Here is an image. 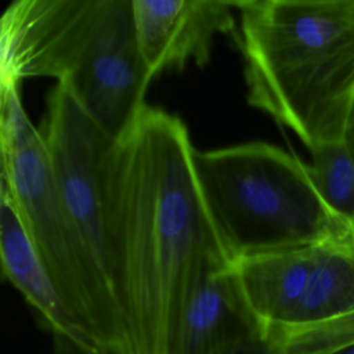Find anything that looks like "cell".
Returning a JSON list of instances; mask_svg holds the SVG:
<instances>
[{"mask_svg":"<svg viewBox=\"0 0 354 354\" xmlns=\"http://www.w3.org/2000/svg\"><path fill=\"white\" fill-rule=\"evenodd\" d=\"M180 118L147 105L102 167L106 272L124 328L120 354H170L195 285L231 263L207 216Z\"/></svg>","mask_w":354,"mask_h":354,"instance_id":"6da1fadb","label":"cell"},{"mask_svg":"<svg viewBox=\"0 0 354 354\" xmlns=\"http://www.w3.org/2000/svg\"><path fill=\"white\" fill-rule=\"evenodd\" d=\"M248 102L308 151L343 141L354 100V0H242Z\"/></svg>","mask_w":354,"mask_h":354,"instance_id":"7a4b0ae2","label":"cell"},{"mask_svg":"<svg viewBox=\"0 0 354 354\" xmlns=\"http://www.w3.org/2000/svg\"><path fill=\"white\" fill-rule=\"evenodd\" d=\"M198 187L231 263L322 243L354 245V231L318 194L308 165L267 142L194 152Z\"/></svg>","mask_w":354,"mask_h":354,"instance_id":"3957f363","label":"cell"},{"mask_svg":"<svg viewBox=\"0 0 354 354\" xmlns=\"http://www.w3.org/2000/svg\"><path fill=\"white\" fill-rule=\"evenodd\" d=\"M0 87V184L69 311L109 354H120L124 328L112 285L62 206L44 138L25 112L18 84Z\"/></svg>","mask_w":354,"mask_h":354,"instance_id":"277c9868","label":"cell"},{"mask_svg":"<svg viewBox=\"0 0 354 354\" xmlns=\"http://www.w3.org/2000/svg\"><path fill=\"white\" fill-rule=\"evenodd\" d=\"M130 0H15L0 19V82L55 77L72 94L98 77Z\"/></svg>","mask_w":354,"mask_h":354,"instance_id":"5b68a950","label":"cell"},{"mask_svg":"<svg viewBox=\"0 0 354 354\" xmlns=\"http://www.w3.org/2000/svg\"><path fill=\"white\" fill-rule=\"evenodd\" d=\"M40 131L62 206L88 252L108 277L102 167L116 140L95 124L64 83H57L48 93Z\"/></svg>","mask_w":354,"mask_h":354,"instance_id":"8992f818","label":"cell"},{"mask_svg":"<svg viewBox=\"0 0 354 354\" xmlns=\"http://www.w3.org/2000/svg\"><path fill=\"white\" fill-rule=\"evenodd\" d=\"M170 354H282L266 337L231 263L212 264L181 314Z\"/></svg>","mask_w":354,"mask_h":354,"instance_id":"52a82bcc","label":"cell"},{"mask_svg":"<svg viewBox=\"0 0 354 354\" xmlns=\"http://www.w3.org/2000/svg\"><path fill=\"white\" fill-rule=\"evenodd\" d=\"M142 58L153 77L188 62L205 65L217 35L235 30V1L131 0Z\"/></svg>","mask_w":354,"mask_h":354,"instance_id":"ba28073f","label":"cell"},{"mask_svg":"<svg viewBox=\"0 0 354 354\" xmlns=\"http://www.w3.org/2000/svg\"><path fill=\"white\" fill-rule=\"evenodd\" d=\"M0 259L4 277L22 293L41 326L50 333L55 354H109L66 307L3 184H0Z\"/></svg>","mask_w":354,"mask_h":354,"instance_id":"9c48e42d","label":"cell"},{"mask_svg":"<svg viewBox=\"0 0 354 354\" xmlns=\"http://www.w3.org/2000/svg\"><path fill=\"white\" fill-rule=\"evenodd\" d=\"M322 245L267 252L231 263L242 296L268 342L296 310Z\"/></svg>","mask_w":354,"mask_h":354,"instance_id":"30bf717a","label":"cell"},{"mask_svg":"<svg viewBox=\"0 0 354 354\" xmlns=\"http://www.w3.org/2000/svg\"><path fill=\"white\" fill-rule=\"evenodd\" d=\"M311 152L308 171L330 212L354 231V153L346 141L322 144Z\"/></svg>","mask_w":354,"mask_h":354,"instance_id":"8fae6325","label":"cell"},{"mask_svg":"<svg viewBox=\"0 0 354 354\" xmlns=\"http://www.w3.org/2000/svg\"><path fill=\"white\" fill-rule=\"evenodd\" d=\"M272 342L283 354H328L354 343V311L318 325L283 332Z\"/></svg>","mask_w":354,"mask_h":354,"instance_id":"7c38bea8","label":"cell"},{"mask_svg":"<svg viewBox=\"0 0 354 354\" xmlns=\"http://www.w3.org/2000/svg\"><path fill=\"white\" fill-rule=\"evenodd\" d=\"M344 141H346V144L348 145V148L351 149V152L354 153V100H353V105H351L350 115H348V120H347Z\"/></svg>","mask_w":354,"mask_h":354,"instance_id":"4fadbf2b","label":"cell"},{"mask_svg":"<svg viewBox=\"0 0 354 354\" xmlns=\"http://www.w3.org/2000/svg\"><path fill=\"white\" fill-rule=\"evenodd\" d=\"M328 354H354V343H350V344H346V346H342Z\"/></svg>","mask_w":354,"mask_h":354,"instance_id":"5bb4252c","label":"cell"}]
</instances>
